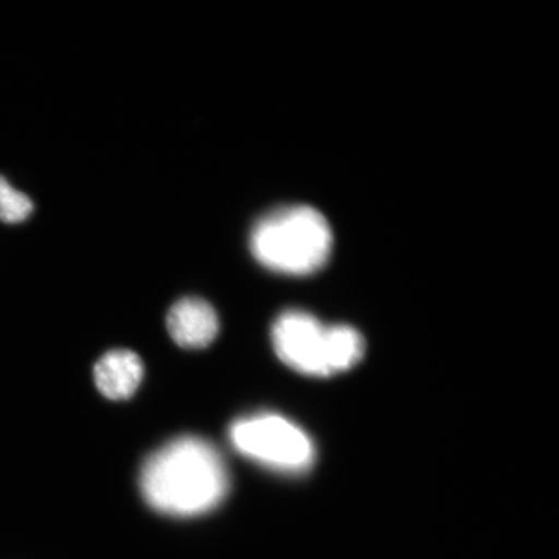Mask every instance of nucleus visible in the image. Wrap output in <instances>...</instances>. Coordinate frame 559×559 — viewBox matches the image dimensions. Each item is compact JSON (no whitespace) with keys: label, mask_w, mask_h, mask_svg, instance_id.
I'll return each mask as SVG.
<instances>
[{"label":"nucleus","mask_w":559,"mask_h":559,"mask_svg":"<svg viewBox=\"0 0 559 559\" xmlns=\"http://www.w3.org/2000/svg\"><path fill=\"white\" fill-rule=\"evenodd\" d=\"M33 202L26 194L13 188L9 180L0 175V222L17 225L29 218Z\"/></svg>","instance_id":"0eeeda50"},{"label":"nucleus","mask_w":559,"mask_h":559,"mask_svg":"<svg viewBox=\"0 0 559 559\" xmlns=\"http://www.w3.org/2000/svg\"><path fill=\"white\" fill-rule=\"evenodd\" d=\"M229 440L237 452L277 472L297 474L312 465V440L290 419L258 414L237 419L229 428Z\"/></svg>","instance_id":"20e7f679"},{"label":"nucleus","mask_w":559,"mask_h":559,"mask_svg":"<svg viewBox=\"0 0 559 559\" xmlns=\"http://www.w3.org/2000/svg\"><path fill=\"white\" fill-rule=\"evenodd\" d=\"M167 328L179 346L202 348L212 344L218 334L219 321L206 300L185 298L171 307Z\"/></svg>","instance_id":"39448f33"},{"label":"nucleus","mask_w":559,"mask_h":559,"mask_svg":"<svg viewBox=\"0 0 559 559\" xmlns=\"http://www.w3.org/2000/svg\"><path fill=\"white\" fill-rule=\"evenodd\" d=\"M143 373L142 360L129 349L105 354L94 370L97 389L111 401H123L134 395Z\"/></svg>","instance_id":"423d86ee"},{"label":"nucleus","mask_w":559,"mask_h":559,"mask_svg":"<svg viewBox=\"0 0 559 559\" xmlns=\"http://www.w3.org/2000/svg\"><path fill=\"white\" fill-rule=\"evenodd\" d=\"M272 344L286 366L319 379L347 372L366 354L365 337L355 328L326 325L300 310L280 314L272 326Z\"/></svg>","instance_id":"7ed1b4c3"},{"label":"nucleus","mask_w":559,"mask_h":559,"mask_svg":"<svg viewBox=\"0 0 559 559\" xmlns=\"http://www.w3.org/2000/svg\"><path fill=\"white\" fill-rule=\"evenodd\" d=\"M250 249L258 262L277 274L312 275L330 261L332 228L311 206L278 207L255 223Z\"/></svg>","instance_id":"f03ea898"},{"label":"nucleus","mask_w":559,"mask_h":559,"mask_svg":"<svg viewBox=\"0 0 559 559\" xmlns=\"http://www.w3.org/2000/svg\"><path fill=\"white\" fill-rule=\"evenodd\" d=\"M144 499L158 512L193 516L226 498L229 477L225 460L198 437L174 439L145 461L140 474Z\"/></svg>","instance_id":"f257e3e1"}]
</instances>
